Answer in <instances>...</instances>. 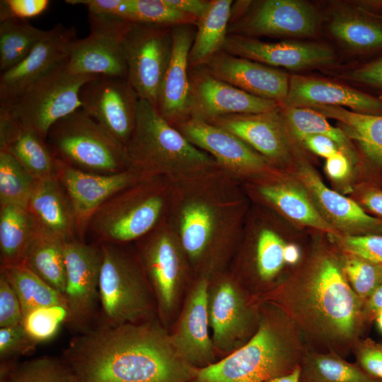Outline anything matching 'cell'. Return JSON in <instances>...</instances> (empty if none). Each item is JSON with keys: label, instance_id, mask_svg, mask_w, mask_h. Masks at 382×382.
<instances>
[{"label": "cell", "instance_id": "13", "mask_svg": "<svg viewBox=\"0 0 382 382\" xmlns=\"http://www.w3.org/2000/svg\"><path fill=\"white\" fill-rule=\"evenodd\" d=\"M138 99L122 77L97 76L80 91L81 108L124 146L134 127Z\"/></svg>", "mask_w": 382, "mask_h": 382}, {"label": "cell", "instance_id": "43", "mask_svg": "<svg viewBox=\"0 0 382 382\" xmlns=\"http://www.w3.org/2000/svg\"><path fill=\"white\" fill-rule=\"evenodd\" d=\"M285 243L279 235L270 228L258 233L255 246V263L257 274L263 281L272 279L284 264Z\"/></svg>", "mask_w": 382, "mask_h": 382}, {"label": "cell", "instance_id": "28", "mask_svg": "<svg viewBox=\"0 0 382 382\" xmlns=\"http://www.w3.org/2000/svg\"><path fill=\"white\" fill-rule=\"evenodd\" d=\"M27 209L40 228L64 241L79 239L74 211L57 178L38 181Z\"/></svg>", "mask_w": 382, "mask_h": 382}, {"label": "cell", "instance_id": "40", "mask_svg": "<svg viewBox=\"0 0 382 382\" xmlns=\"http://www.w3.org/2000/svg\"><path fill=\"white\" fill-rule=\"evenodd\" d=\"M37 183L11 154L0 150V207L27 208Z\"/></svg>", "mask_w": 382, "mask_h": 382}, {"label": "cell", "instance_id": "14", "mask_svg": "<svg viewBox=\"0 0 382 382\" xmlns=\"http://www.w3.org/2000/svg\"><path fill=\"white\" fill-rule=\"evenodd\" d=\"M57 178L72 205L78 238L82 241L96 211L112 196L145 178L131 168L114 174L88 173L57 158Z\"/></svg>", "mask_w": 382, "mask_h": 382}, {"label": "cell", "instance_id": "5", "mask_svg": "<svg viewBox=\"0 0 382 382\" xmlns=\"http://www.w3.org/2000/svg\"><path fill=\"white\" fill-rule=\"evenodd\" d=\"M100 243L99 299L104 323L121 325L154 319L156 301L137 253L121 245Z\"/></svg>", "mask_w": 382, "mask_h": 382}, {"label": "cell", "instance_id": "1", "mask_svg": "<svg viewBox=\"0 0 382 382\" xmlns=\"http://www.w3.org/2000/svg\"><path fill=\"white\" fill-rule=\"evenodd\" d=\"M62 358L79 382H193L199 370L180 357L155 319L90 328L70 341Z\"/></svg>", "mask_w": 382, "mask_h": 382}, {"label": "cell", "instance_id": "7", "mask_svg": "<svg viewBox=\"0 0 382 382\" xmlns=\"http://www.w3.org/2000/svg\"><path fill=\"white\" fill-rule=\"evenodd\" d=\"M296 366L281 328L265 317L244 345L199 369L193 382H267Z\"/></svg>", "mask_w": 382, "mask_h": 382}, {"label": "cell", "instance_id": "50", "mask_svg": "<svg viewBox=\"0 0 382 382\" xmlns=\"http://www.w3.org/2000/svg\"><path fill=\"white\" fill-rule=\"evenodd\" d=\"M358 359L364 371L382 380V350L379 345L366 343L359 352Z\"/></svg>", "mask_w": 382, "mask_h": 382}, {"label": "cell", "instance_id": "27", "mask_svg": "<svg viewBox=\"0 0 382 382\" xmlns=\"http://www.w3.org/2000/svg\"><path fill=\"white\" fill-rule=\"evenodd\" d=\"M0 150L11 154L38 181L57 178V158L46 140L1 112Z\"/></svg>", "mask_w": 382, "mask_h": 382}, {"label": "cell", "instance_id": "33", "mask_svg": "<svg viewBox=\"0 0 382 382\" xmlns=\"http://www.w3.org/2000/svg\"><path fill=\"white\" fill-rule=\"evenodd\" d=\"M37 226L27 208L0 207L1 268L23 262Z\"/></svg>", "mask_w": 382, "mask_h": 382}, {"label": "cell", "instance_id": "56", "mask_svg": "<svg viewBox=\"0 0 382 382\" xmlns=\"http://www.w3.org/2000/svg\"><path fill=\"white\" fill-rule=\"evenodd\" d=\"M362 202L372 212L382 216V190L367 192L363 197Z\"/></svg>", "mask_w": 382, "mask_h": 382}, {"label": "cell", "instance_id": "54", "mask_svg": "<svg viewBox=\"0 0 382 382\" xmlns=\"http://www.w3.org/2000/svg\"><path fill=\"white\" fill-rule=\"evenodd\" d=\"M169 3L180 11L199 20L207 11L211 1L207 0H168Z\"/></svg>", "mask_w": 382, "mask_h": 382}, {"label": "cell", "instance_id": "61", "mask_svg": "<svg viewBox=\"0 0 382 382\" xmlns=\"http://www.w3.org/2000/svg\"><path fill=\"white\" fill-rule=\"evenodd\" d=\"M381 17H382V16H381Z\"/></svg>", "mask_w": 382, "mask_h": 382}, {"label": "cell", "instance_id": "49", "mask_svg": "<svg viewBox=\"0 0 382 382\" xmlns=\"http://www.w3.org/2000/svg\"><path fill=\"white\" fill-rule=\"evenodd\" d=\"M48 0H1L0 22L6 20H21L35 18L49 7Z\"/></svg>", "mask_w": 382, "mask_h": 382}, {"label": "cell", "instance_id": "17", "mask_svg": "<svg viewBox=\"0 0 382 382\" xmlns=\"http://www.w3.org/2000/svg\"><path fill=\"white\" fill-rule=\"evenodd\" d=\"M189 118L205 122L234 114H255L279 108V103L250 95L209 74L190 68Z\"/></svg>", "mask_w": 382, "mask_h": 382}, {"label": "cell", "instance_id": "19", "mask_svg": "<svg viewBox=\"0 0 382 382\" xmlns=\"http://www.w3.org/2000/svg\"><path fill=\"white\" fill-rule=\"evenodd\" d=\"M210 280L196 278L190 286L175 328L170 333L180 357L200 369L216 361L218 355L210 335L208 291Z\"/></svg>", "mask_w": 382, "mask_h": 382}, {"label": "cell", "instance_id": "11", "mask_svg": "<svg viewBox=\"0 0 382 382\" xmlns=\"http://www.w3.org/2000/svg\"><path fill=\"white\" fill-rule=\"evenodd\" d=\"M66 322L81 331L90 328L100 304L99 279L103 253L100 243L79 239L65 241Z\"/></svg>", "mask_w": 382, "mask_h": 382}, {"label": "cell", "instance_id": "6", "mask_svg": "<svg viewBox=\"0 0 382 382\" xmlns=\"http://www.w3.org/2000/svg\"><path fill=\"white\" fill-rule=\"evenodd\" d=\"M46 141L56 158L86 172L114 174L129 168L125 146L82 108L55 122Z\"/></svg>", "mask_w": 382, "mask_h": 382}, {"label": "cell", "instance_id": "44", "mask_svg": "<svg viewBox=\"0 0 382 382\" xmlns=\"http://www.w3.org/2000/svg\"><path fill=\"white\" fill-rule=\"evenodd\" d=\"M66 319L65 306L41 307L25 314L22 325L32 340L39 344L53 338Z\"/></svg>", "mask_w": 382, "mask_h": 382}, {"label": "cell", "instance_id": "41", "mask_svg": "<svg viewBox=\"0 0 382 382\" xmlns=\"http://www.w3.org/2000/svg\"><path fill=\"white\" fill-rule=\"evenodd\" d=\"M301 375L306 382H382L361 366L328 354L308 359L301 369Z\"/></svg>", "mask_w": 382, "mask_h": 382}, {"label": "cell", "instance_id": "15", "mask_svg": "<svg viewBox=\"0 0 382 382\" xmlns=\"http://www.w3.org/2000/svg\"><path fill=\"white\" fill-rule=\"evenodd\" d=\"M90 34L73 44L66 69L73 74L127 78L120 40L122 19L88 13Z\"/></svg>", "mask_w": 382, "mask_h": 382}, {"label": "cell", "instance_id": "10", "mask_svg": "<svg viewBox=\"0 0 382 382\" xmlns=\"http://www.w3.org/2000/svg\"><path fill=\"white\" fill-rule=\"evenodd\" d=\"M171 30L122 19L120 40L127 79L138 98L156 108L171 54Z\"/></svg>", "mask_w": 382, "mask_h": 382}, {"label": "cell", "instance_id": "21", "mask_svg": "<svg viewBox=\"0 0 382 382\" xmlns=\"http://www.w3.org/2000/svg\"><path fill=\"white\" fill-rule=\"evenodd\" d=\"M310 4L299 0H266L248 14L230 20L228 34L268 36H310L318 27Z\"/></svg>", "mask_w": 382, "mask_h": 382}, {"label": "cell", "instance_id": "46", "mask_svg": "<svg viewBox=\"0 0 382 382\" xmlns=\"http://www.w3.org/2000/svg\"><path fill=\"white\" fill-rule=\"evenodd\" d=\"M37 343L28 335L22 324L0 328L1 361L32 353Z\"/></svg>", "mask_w": 382, "mask_h": 382}, {"label": "cell", "instance_id": "34", "mask_svg": "<svg viewBox=\"0 0 382 382\" xmlns=\"http://www.w3.org/2000/svg\"><path fill=\"white\" fill-rule=\"evenodd\" d=\"M312 109L340 122L372 160L382 163V116L348 110L338 106H318Z\"/></svg>", "mask_w": 382, "mask_h": 382}, {"label": "cell", "instance_id": "29", "mask_svg": "<svg viewBox=\"0 0 382 382\" xmlns=\"http://www.w3.org/2000/svg\"><path fill=\"white\" fill-rule=\"evenodd\" d=\"M299 177L328 216L349 231L375 229L382 221L367 214L354 200L328 187L311 167L302 166Z\"/></svg>", "mask_w": 382, "mask_h": 382}, {"label": "cell", "instance_id": "42", "mask_svg": "<svg viewBox=\"0 0 382 382\" xmlns=\"http://www.w3.org/2000/svg\"><path fill=\"white\" fill-rule=\"evenodd\" d=\"M332 35L347 46L357 50L382 47V26L352 14H338L330 26Z\"/></svg>", "mask_w": 382, "mask_h": 382}, {"label": "cell", "instance_id": "38", "mask_svg": "<svg viewBox=\"0 0 382 382\" xmlns=\"http://www.w3.org/2000/svg\"><path fill=\"white\" fill-rule=\"evenodd\" d=\"M116 17L129 22L166 27L197 25L198 22L196 18L174 7L168 0H119Z\"/></svg>", "mask_w": 382, "mask_h": 382}, {"label": "cell", "instance_id": "2", "mask_svg": "<svg viewBox=\"0 0 382 382\" xmlns=\"http://www.w3.org/2000/svg\"><path fill=\"white\" fill-rule=\"evenodd\" d=\"M238 181L218 167L172 182L166 219L195 279L211 280L231 259L244 204Z\"/></svg>", "mask_w": 382, "mask_h": 382}, {"label": "cell", "instance_id": "18", "mask_svg": "<svg viewBox=\"0 0 382 382\" xmlns=\"http://www.w3.org/2000/svg\"><path fill=\"white\" fill-rule=\"evenodd\" d=\"M308 294L316 313L330 330L342 337L354 334L363 302L333 260L325 259L319 265Z\"/></svg>", "mask_w": 382, "mask_h": 382}, {"label": "cell", "instance_id": "9", "mask_svg": "<svg viewBox=\"0 0 382 382\" xmlns=\"http://www.w3.org/2000/svg\"><path fill=\"white\" fill-rule=\"evenodd\" d=\"M66 62L32 84L8 105L0 106V112L46 140L55 122L81 108V89L97 76L73 74L66 69Z\"/></svg>", "mask_w": 382, "mask_h": 382}, {"label": "cell", "instance_id": "58", "mask_svg": "<svg viewBox=\"0 0 382 382\" xmlns=\"http://www.w3.org/2000/svg\"><path fill=\"white\" fill-rule=\"evenodd\" d=\"M300 257V251L294 244H285L284 249V262L289 264L296 263Z\"/></svg>", "mask_w": 382, "mask_h": 382}, {"label": "cell", "instance_id": "26", "mask_svg": "<svg viewBox=\"0 0 382 382\" xmlns=\"http://www.w3.org/2000/svg\"><path fill=\"white\" fill-rule=\"evenodd\" d=\"M289 107H347L357 112L382 110V100L363 92L324 79L292 76L289 92L282 105Z\"/></svg>", "mask_w": 382, "mask_h": 382}, {"label": "cell", "instance_id": "3", "mask_svg": "<svg viewBox=\"0 0 382 382\" xmlns=\"http://www.w3.org/2000/svg\"><path fill=\"white\" fill-rule=\"evenodd\" d=\"M125 149L129 168L145 178L165 177L174 182L220 167L154 105L139 98L134 127Z\"/></svg>", "mask_w": 382, "mask_h": 382}, {"label": "cell", "instance_id": "30", "mask_svg": "<svg viewBox=\"0 0 382 382\" xmlns=\"http://www.w3.org/2000/svg\"><path fill=\"white\" fill-rule=\"evenodd\" d=\"M258 194L289 219L338 236L335 228L320 215L308 195L289 183L270 181L259 184Z\"/></svg>", "mask_w": 382, "mask_h": 382}, {"label": "cell", "instance_id": "8", "mask_svg": "<svg viewBox=\"0 0 382 382\" xmlns=\"http://www.w3.org/2000/svg\"><path fill=\"white\" fill-rule=\"evenodd\" d=\"M137 242V253L153 291L163 324L177 310L182 296L195 279L188 260L166 218Z\"/></svg>", "mask_w": 382, "mask_h": 382}, {"label": "cell", "instance_id": "48", "mask_svg": "<svg viewBox=\"0 0 382 382\" xmlns=\"http://www.w3.org/2000/svg\"><path fill=\"white\" fill-rule=\"evenodd\" d=\"M23 313L19 299L7 279L0 272V328L22 324Z\"/></svg>", "mask_w": 382, "mask_h": 382}, {"label": "cell", "instance_id": "35", "mask_svg": "<svg viewBox=\"0 0 382 382\" xmlns=\"http://www.w3.org/2000/svg\"><path fill=\"white\" fill-rule=\"evenodd\" d=\"M1 271L5 274L19 299L23 317L41 307H66L64 296L25 265H11L1 268Z\"/></svg>", "mask_w": 382, "mask_h": 382}, {"label": "cell", "instance_id": "12", "mask_svg": "<svg viewBox=\"0 0 382 382\" xmlns=\"http://www.w3.org/2000/svg\"><path fill=\"white\" fill-rule=\"evenodd\" d=\"M208 313L214 346L224 357L251 337L253 314L231 272H223L210 280Z\"/></svg>", "mask_w": 382, "mask_h": 382}, {"label": "cell", "instance_id": "32", "mask_svg": "<svg viewBox=\"0 0 382 382\" xmlns=\"http://www.w3.org/2000/svg\"><path fill=\"white\" fill-rule=\"evenodd\" d=\"M64 242L37 226L23 262L62 295L66 286Z\"/></svg>", "mask_w": 382, "mask_h": 382}, {"label": "cell", "instance_id": "4", "mask_svg": "<svg viewBox=\"0 0 382 382\" xmlns=\"http://www.w3.org/2000/svg\"><path fill=\"white\" fill-rule=\"evenodd\" d=\"M172 181L141 179L105 202L93 216L89 229L98 243L123 245L141 238L166 218Z\"/></svg>", "mask_w": 382, "mask_h": 382}, {"label": "cell", "instance_id": "60", "mask_svg": "<svg viewBox=\"0 0 382 382\" xmlns=\"http://www.w3.org/2000/svg\"><path fill=\"white\" fill-rule=\"evenodd\" d=\"M379 346H380V347H381V349L382 350V345H379Z\"/></svg>", "mask_w": 382, "mask_h": 382}, {"label": "cell", "instance_id": "37", "mask_svg": "<svg viewBox=\"0 0 382 382\" xmlns=\"http://www.w3.org/2000/svg\"><path fill=\"white\" fill-rule=\"evenodd\" d=\"M281 113L284 124L299 141L310 135H324L331 139L349 158H354V151L345 132L330 125L318 111L310 108L281 105Z\"/></svg>", "mask_w": 382, "mask_h": 382}, {"label": "cell", "instance_id": "16", "mask_svg": "<svg viewBox=\"0 0 382 382\" xmlns=\"http://www.w3.org/2000/svg\"><path fill=\"white\" fill-rule=\"evenodd\" d=\"M237 180L267 175L269 161L235 134L209 122L189 118L174 126Z\"/></svg>", "mask_w": 382, "mask_h": 382}, {"label": "cell", "instance_id": "39", "mask_svg": "<svg viewBox=\"0 0 382 382\" xmlns=\"http://www.w3.org/2000/svg\"><path fill=\"white\" fill-rule=\"evenodd\" d=\"M45 32L27 21L11 19L0 22L1 73L24 60Z\"/></svg>", "mask_w": 382, "mask_h": 382}, {"label": "cell", "instance_id": "47", "mask_svg": "<svg viewBox=\"0 0 382 382\" xmlns=\"http://www.w3.org/2000/svg\"><path fill=\"white\" fill-rule=\"evenodd\" d=\"M338 238L341 246L351 255L382 265V236H345Z\"/></svg>", "mask_w": 382, "mask_h": 382}, {"label": "cell", "instance_id": "36", "mask_svg": "<svg viewBox=\"0 0 382 382\" xmlns=\"http://www.w3.org/2000/svg\"><path fill=\"white\" fill-rule=\"evenodd\" d=\"M0 382H79L63 359L42 357L23 362L1 361Z\"/></svg>", "mask_w": 382, "mask_h": 382}, {"label": "cell", "instance_id": "59", "mask_svg": "<svg viewBox=\"0 0 382 382\" xmlns=\"http://www.w3.org/2000/svg\"><path fill=\"white\" fill-rule=\"evenodd\" d=\"M377 326L382 332V311H380L375 317Z\"/></svg>", "mask_w": 382, "mask_h": 382}, {"label": "cell", "instance_id": "45", "mask_svg": "<svg viewBox=\"0 0 382 382\" xmlns=\"http://www.w3.org/2000/svg\"><path fill=\"white\" fill-rule=\"evenodd\" d=\"M344 272L363 303L382 284V265L356 255L350 254L346 257Z\"/></svg>", "mask_w": 382, "mask_h": 382}, {"label": "cell", "instance_id": "31", "mask_svg": "<svg viewBox=\"0 0 382 382\" xmlns=\"http://www.w3.org/2000/svg\"><path fill=\"white\" fill-rule=\"evenodd\" d=\"M233 1L211 0L204 14L198 20L190 54V68L204 66L223 50L228 35Z\"/></svg>", "mask_w": 382, "mask_h": 382}, {"label": "cell", "instance_id": "22", "mask_svg": "<svg viewBox=\"0 0 382 382\" xmlns=\"http://www.w3.org/2000/svg\"><path fill=\"white\" fill-rule=\"evenodd\" d=\"M223 50L267 66L298 70L327 65L335 59L328 47L301 42H267L228 34Z\"/></svg>", "mask_w": 382, "mask_h": 382}, {"label": "cell", "instance_id": "55", "mask_svg": "<svg viewBox=\"0 0 382 382\" xmlns=\"http://www.w3.org/2000/svg\"><path fill=\"white\" fill-rule=\"evenodd\" d=\"M364 313L368 318L376 317L382 311V284L364 302Z\"/></svg>", "mask_w": 382, "mask_h": 382}, {"label": "cell", "instance_id": "20", "mask_svg": "<svg viewBox=\"0 0 382 382\" xmlns=\"http://www.w3.org/2000/svg\"><path fill=\"white\" fill-rule=\"evenodd\" d=\"M76 30L57 24L35 45L30 53L16 66L1 73L0 106H6L28 87L68 60Z\"/></svg>", "mask_w": 382, "mask_h": 382}, {"label": "cell", "instance_id": "51", "mask_svg": "<svg viewBox=\"0 0 382 382\" xmlns=\"http://www.w3.org/2000/svg\"><path fill=\"white\" fill-rule=\"evenodd\" d=\"M347 78L359 83L382 88V58L352 71Z\"/></svg>", "mask_w": 382, "mask_h": 382}, {"label": "cell", "instance_id": "25", "mask_svg": "<svg viewBox=\"0 0 382 382\" xmlns=\"http://www.w3.org/2000/svg\"><path fill=\"white\" fill-rule=\"evenodd\" d=\"M207 122L235 134L269 163L287 157L289 146L281 107L266 112L228 115Z\"/></svg>", "mask_w": 382, "mask_h": 382}, {"label": "cell", "instance_id": "53", "mask_svg": "<svg viewBox=\"0 0 382 382\" xmlns=\"http://www.w3.org/2000/svg\"><path fill=\"white\" fill-rule=\"evenodd\" d=\"M302 142L312 152L325 158L340 150L331 139L324 135H310L305 137Z\"/></svg>", "mask_w": 382, "mask_h": 382}, {"label": "cell", "instance_id": "23", "mask_svg": "<svg viewBox=\"0 0 382 382\" xmlns=\"http://www.w3.org/2000/svg\"><path fill=\"white\" fill-rule=\"evenodd\" d=\"M202 66L214 77L254 96L281 105L286 99L290 78L273 67L224 50Z\"/></svg>", "mask_w": 382, "mask_h": 382}, {"label": "cell", "instance_id": "24", "mask_svg": "<svg viewBox=\"0 0 382 382\" xmlns=\"http://www.w3.org/2000/svg\"><path fill=\"white\" fill-rule=\"evenodd\" d=\"M192 25L172 28L171 54L156 106L160 115L173 126L189 119V54L196 33Z\"/></svg>", "mask_w": 382, "mask_h": 382}, {"label": "cell", "instance_id": "57", "mask_svg": "<svg viewBox=\"0 0 382 382\" xmlns=\"http://www.w3.org/2000/svg\"><path fill=\"white\" fill-rule=\"evenodd\" d=\"M301 376V368L297 365L289 373L270 379L267 382H300Z\"/></svg>", "mask_w": 382, "mask_h": 382}, {"label": "cell", "instance_id": "52", "mask_svg": "<svg viewBox=\"0 0 382 382\" xmlns=\"http://www.w3.org/2000/svg\"><path fill=\"white\" fill-rule=\"evenodd\" d=\"M325 171L327 174L334 180H342L345 178L350 171V163L349 157L340 150L326 158Z\"/></svg>", "mask_w": 382, "mask_h": 382}]
</instances>
